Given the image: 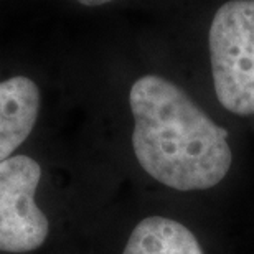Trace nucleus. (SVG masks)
I'll return each mask as SVG.
<instances>
[{
	"instance_id": "obj_1",
	"label": "nucleus",
	"mask_w": 254,
	"mask_h": 254,
	"mask_svg": "<svg viewBox=\"0 0 254 254\" xmlns=\"http://www.w3.org/2000/svg\"><path fill=\"white\" fill-rule=\"evenodd\" d=\"M132 147L140 167L180 191L208 190L231 167L228 132L215 124L177 84L157 74L132 84Z\"/></svg>"
},
{
	"instance_id": "obj_2",
	"label": "nucleus",
	"mask_w": 254,
	"mask_h": 254,
	"mask_svg": "<svg viewBox=\"0 0 254 254\" xmlns=\"http://www.w3.org/2000/svg\"><path fill=\"white\" fill-rule=\"evenodd\" d=\"M215 93L233 114L254 116V0L223 3L210 27Z\"/></svg>"
},
{
	"instance_id": "obj_3",
	"label": "nucleus",
	"mask_w": 254,
	"mask_h": 254,
	"mask_svg": "<svg viewBox=\"0 0 254 254\" xmlns=\"http://www.w3.org/2000/svg\"><path fill=\"white\" fill-rule=\"evenodd\" d=\"M42 167L32 157L0 162V251L28 253L45 243L50 223L35 203Z\"/></svg>"
},
{
	"instance_id": "obj_4",
	"label": "nucleus",
	"mask_w": 254,
	"mask_h": 254,
	"mask_svg": "<svg viewBox=\"0 0 254 254\" xmlns=\"http://www.w3.org/2000/svg\"><path fill=\"white\" fill-rule=\"evenodd\" d=\"M38 111L40 91L30 78L13 76L0 83V162L10 159L27 140Z\"/></svg>"
},
{
	"instance_id": "obj_5",
	"label": "nucleus",
	"mask_w": 254,
	"mask_h": 254,
	"mask_svg": "<svg viewBox=\"0 0 254 254\" xmlns=\"http://www.w3.org/2000/svg\"><path fill=\"white\" fill-rule=\"evenodd\" d=\"M123 254H205L196 236L182 223L147 216L132 230Z\"/></svg>"
},
{
	"instance_id": "obj_6",
	"label": "nucleus",
	"mask_w": 254,
	"mask_h": 254,
	"mask_svg": "<svg viewBox=\"0 0 254 254\" xmlns=\"http://www.w3.org/2000/svg\"><path fill=\"white\" fill-rule=\"evenodd\" d=\"M78 2L83 5H88V7H98V5L109 3V2H113V0H78Z\"/></svg>"
}]
</instances>
